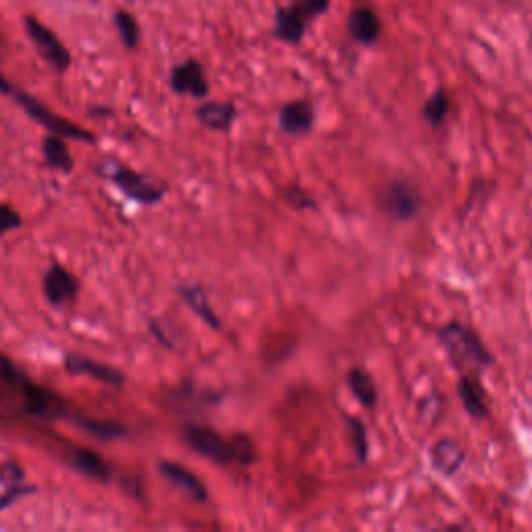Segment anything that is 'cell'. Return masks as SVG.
<instances>
[{"mask_svg": "<svg viewBox=\"0 0 532 532\" xmlns=\"http://www.w3.org/2000/svg\"><path fill=\"white\" fill-rule=\"evenodd\" d=\"M185 441L196 451V454L217 462V464H239L248 466L256 462V447L254 441L248 435H233L223 437L215 429L200 427V424H192L185 429Z\"/></svg>", "mask_w": 532, "mask_h": 532, "instance_id": "cell-1", "label": "cell"}, {"mask_svg": "<svg viewBox=\"0 0 532 532\" xmlns=\"http://www.w3.org/2000/svg\"><path fill=\"white\" fill-rule=\"evenodd\" d=\"M437 337L449 362L454 364V368L460 372H468V370L474 372V370L487 368L495 362V358L489 354L481 337H478L472 329L464 327L462 323H456V321L447 323L445 327L439 329Z\"/></svg>", "mask_w": 532, "mask_h": 532, "instance_id": "cell-2", "label": "cell"}, {"mask_svg": "<svg viewBox=\"0 0 532 532\" xmlns=\"http://www.w3.org/2000/svg\"><path fill=\"white\" fill-rule=\"evenodd\" d=\"M331 0H289L275 13V38L285 44H300L308 25L329 11Z\"/></svg>", "mask_w": 532, "mask_h": 532, "instance_id": "cell-3", "label": "cell"}, {"mask_svg": "<svg viewBox=\"0 0 532 532\" xmlns=\"http://www.w3.org/2000/svg\"><path fill=\"white\" fill-rule=\"evenodd\" d=\"M379 204L389 219L408 221V219H414L418 215L424 200H422V194L418 192L416 185H412L410 181L399 179V181H391L387 188L381 192Z\"/></svg>", "mask_w": 532, "mask_h": 532, "instance_id": "cell-4", "label": "cell"}, {"mask_svg": "<svg viewBox=\"0 0 532 532\" xmlns=\"http://www.w3.org/2000/svg\"><path fill=\"white\" fill-rule=\"evenodd\" d=\"M19 102L23 104V109L28 111L40 125H44L50 133H59V136L63 138H73V140H88V142H94V136L90 131L86 129H79L77 125L61 119L59 115L50 113L46 106H42L38 100L30 98V96H19Z\"/></svg>", "mask_w": 532, "mask_h": 532, "instance_id": "cell-5", "label": "cell"}, {"mask_svg": "<svg viewBox=\"0 0 532 532\" xmlns=\"http://www.w3.org/2000/svg\"><path fill=\"white\" fill-rule=\"evenodd\" d=\"M25 28H28V34L36 48L40 50V55L59 71H65L69 67V52L67 48L59 42V38L52 34L46 25H42L38 19L28 17L25 19Z\"/></svg>", "mask_w": 532, "mask_h": 532, "instance_id": "cell-6", "label": "cell"}, {"mask_svg": "<svg viewBox=\"0 0 532 532\" xmlns=\"http://www.w3.org/2000/svg\"><path fill=\"white\" fill-rule=\"evenodd\" d=\"M113 179L129 198L146 202V204L158 202L165 194V188H161V185H156L154 181H150L138 173H133L129 169H123V167L115 169Z\"/></svg>", "mask_w": 532, "mask_h": 532, "instance_id": "cell-7", "label": "cell"}, {"mask_svg": "<svg viewBox=\"0 0 532 532\" xmlns=\"http://www.w3.org/2000/svg\"><path fill=\"white\" fill-rule=\"evenodd\" d=\"M348 32L354 38V42H358L362 46L377 44L381 38V32H383L379 13L370 7L352 9V13L348 17Z\"/></svg>", "mask_w": 532, "mask_h": 532, "instance_id": "cell-8", "label": "cell"}, {"mask_svg": "<svg viewBox=\"0 0 532 532\" xmlns=\"http://www.w3.org/2000/svg\"><path fill=\"white\" fill-rule=\"evenodd\" d=\"M456 391L458 397L462 399L464 410L472 420H485L489 416L487 393L481 381H478V375H474V372H462Z\"/></svg>", "mask_w": 532, "mask_h": 532, "instance_id": "cell-9", "label": "cell"}, {"mask_svg": "<svg viewBox=\"0 0 532 532\" xmlns=\"http://www.w3.org/2000/svg\"><path fill=\"white\" fill-rule=\"evenodd\" d=\"M279 127L289 136H306L314 127V106L310 100L287 102L279 111Z\"/></svg>", "mask_w": 532, "mask_h": 532, "instance_id": "cell-10", "label": "cell"}, {"mask_svg": "<svg viewBox=\"0 0 532 532\" xmlns=\"http://www.w3.org/2000/svg\"><path fill=\"white\" fill-rule=\"evenodd\" d=\"M171 84L177 94H190L194 98H204L208 94V82L204 69L198 61H185L173 69Z\"/></svg>", "mask_w": 532, "mask_h": 532, "instance_id": "cell-11", "label": "cell"}, {"mask_svg": "<svg viewBox=\"0 0 532 532\" xmlns=\"http://www.w3.org/2000/svg\"><path fill=\"white\" fill-rule=\"evenodd\" d=\"M23 391H25V404H28V410L34 416L61 418L65 414V404L59 395L50 393L42 387H36L32 383H25Z\"/></svg>", "mask_w": 532, "mask_h": 532, "instance_id": "cell-12", "label": "cell"}, {"mask_svg": "<svg viewBox=\"0 0 532 532\" xmlns=\"http://www.w3.org/2000/svg\"><path fill=\"white\" fill-rule=\"evenodd\" d=\"M464 460H466L464 449L454 439H441L431 449L433 468L443 476H454L462 468Z\"/></svg>", "mask_w": 532, "mask_h": 532, "instance_id": "cell-13", "label": "cell"}, {"mask_svg": "<svg viewBox=\"0 0 532 532\" xmlns=\"http://www.w3.org/2000/svg\"><path fill=\"white\" fill-rule=\"evenodd\" d=\"M65 368L69 372H73V375L94 377V379H98L102 383H109V385H121L123 383V375L119 370L106 366V364H100V362H94V360H88V358H82V356H67Z\"/></svg>", "mask_w": 532, "mask_h": 532, "instance_id": "cell-14", "label": "cell"}, {"mask_svg": "<svg viewBox=\"0 0 532 532\" xmlns=\"http://www.w3.org/2000/svg\"><path fill=\"white\" fill-rule=\"evenodd\" d=\"M44 291L52 304H63L77 294V281L63 266H52L44 279Z\"/></svg>", "mask_w": 532, "mask_h": 532, "instance_id": "cell-15", "label": "cell"}, {"mask_svg": "<svg viewBox=\"0 0 532 532\" xmlns=\"http://www.w3.org/2000/svg\"><path fill=\"white\" fill-rule=\"evenodd\" d=\"M161 472L169 478V481L179 487L181 491L188 493L192 499L196 501H206L208 499V491L204 487V483L200 481V478L188 470L183 468L179 464H173V462H161Z\"/></svg>", "mask_w": 532, "mask_h": 532, "instance_id": "cell-16", "label": "cell"}, {"mask_svg": "<svg viewBox=\"0 0 532 532\" xmlns=\"http://www.w3.org/2000/svg\"><path fill=\"white\" fill-rule=\"evenodd\" d=\"M237 117V109L231 102H206L198 109V119L212 131H227Z\"/></svg>", "mask_w": 532, "mask_h": 532, "instance_id": "cell-17", "label": "cell"}, {"mask_svg": "<svg viewBox=\"0 0 532 532\" xmlns=\"http://www.w3.org/2000/svg\"><path fill=\"white\" fill-rule=\"evenodd\" d=\"M348 385L358 402L366 410H375L379 404V389L375 379L370 377V372L364 368H352L348 375Z\"/></svg>", "mask_w": 532, "mask_h": 532, "instance_id": "cell-18", "label": "cell"}, {"mask_svg": "<svg viewBox=\"0 0 532 532\" xmlns=\"http://www.w3.org/2000/svg\"><path fill=\"white\" fill-rule=\"evenodd\" d=\"M179 294H181L183 302L188 304L206 325H210L212 329L221 327L219 316H217L215 310H212V306L208 302V296L204 294V289L200 285H185V287L179 289Z\"/></svg>", "mask_w": 532, "mask_h": 532, "instance_id": "cell-19", "label": "cell"}, {"mask_svg": "<svg viewBox=\"0 0 532 532\" xmlns=\"http://www.w3.org/2000/svg\"><path fill=\"white\" fill-rule=\"evenodd\" d=\"M449 109H451L449 94L443 88H439L427 102H424V106H422V117H424V121H427L429 125L439 127L447 119Z\"/></svg>", "mask_w": 532, "mask_h": 532, "instance_id": "cell-20", "label": "cell"}, {"mask_svg": "<svg viewBox=\"0 0 532 532\" xmlns=\"http://www.w3.org/2000/svg\"><path fill=\"white\" fill-rule=\"evenodd\" d=\"M44 156H46V163L50 167L61 169V171H71V165H73L71 154L67 152L65 144L59 138L48 136L44 140Z\"/></svg>", "mask_w": 532, "mask_h": 532, "instance_id": "cell-21", "label": "cell"}, {"mask_svg": "<svg viewBox=\"0 0 532 532\" xmlns=\"http://www.w3.org/2000/svg\"><path fill=\"white\" fill-rule=\"evenodd\" d=\"M75 466L94 478H102V481L109 478V466H106V462L98 454H94V451L79 449L75 454Z\"/></svg>", "mask_w": 532, "mask_h": 532, "instance_id": "cell-22", "label": "cell"}, {"mask_svg": "<svg viewBox=\"0 0 532 532\" xmlns=\"http://www.w3.org/2000/svg\"><path fill=\"white\" fill-rule=\"evenodd\" d=\"M348 422V429H350V439H352V447H354V454L358 458L360 464H364L368 460V431L364 427V422L356 416H348L345 418Z\"/></svg>", "mask_w": 532, "mask_h": 532, "instance_id": "cell-23", "label": "cell"}, {"mask_svg": "<svg viewBox=\"0 0 532 532\" xmlns=\"http://www.w3.org/2000/svg\"><path fill=\"white\" fill-rule=\"evenodd\" d=\"M115 23H117V30L121 34V40L125 42L127 48L138 46L140 40V28H138V21L133 19V15H129L127 11H119L115 15Z\"/></svg>", "mask_w": 532, "mask_h": 532, "instance_id": "cell-24", "label": "cell"}, {"mask_svg": "<svg viewBox=\"0 0 532 532\" xmlns=\"http://www.w3.org/2000/svg\"><path fill=\"white\" fill-rule=\"evenodd\" d=\"M82 427L100 437V439H115V437H121L123 435V427H119V424L115 422H102V420H84Z\"/></svg>", "mask_w": 532, "mask_h": 532, "instance_id": "cell-25", "label": "cell"}, {"mask_svg": "<svg viewBox=\"0 0 532 532\" xmlns=\"http://www.w3.org/2000/svg\"><path fill=\"white\" fill-rule=\"evenodd\" d=\"M285 202L291 206V208H296V210H308V208H316V202L314 198L304 190L300 188V185H289L287 192H285Z\"/></svg>", "mask_w": 532, "mask_h": 532, "instance_id": "cell-26", "label": "cell"}, {"mask_svg": "<svg viewBox=\"0 0 532 532\" xmlns=\"http://www.w3.org/2000/svg\"><path fill=\"white\" fill-rule=\"evenodd\" d=\"M0 381L9 383V385H21V387L28 383L25 381V377L21 375V370L3 354H0Z\"/></svg>", "mask_w": 532, "mask_h": 532, "instance_id": "cell-27", "label": "cell"}, {"mask_svg": "<svg viewBox=\"0 0 532 532\" xmlns=\"http://www.w3.org/2000/svg\"><path fill=\"white\" fill-rule=\"evenodd\" d=\"M21 225V219L17 212L9 206H0V233H7Z\"/></svg>", "mask_w": 532, "mask_h": 532, "instance_id": "cell-28", "label": "cell"}, {"mask_svg": "<svg viewBox=\"0 0 532 532\" xmlns=\"http://www.w3.org/2000/svg\"><path fill=\"white\" fill-rule=\"evenodd\" d=\"M5 508V505H3V501H0V510H3Z\"/></svg>", "mask_w": 532, "mask_h": 532, "instance_id": "cell-29", "label": "cell"}]
</instances>
